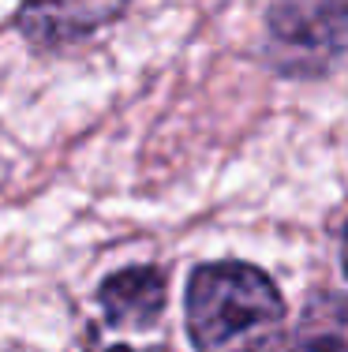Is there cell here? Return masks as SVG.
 <instances>
[{
	"instance_id": "3957f363",
	"label": "cell",
	"mask_w": 348,
	"mask_h": 352,
	"mask_svg": "<svg viewBox=\"0 0 348 352\" xmlns=\"http://www.w3.org/2000/svg\"><path fill=\"white\" fill-rule=\"evenodd\" d=\"M102 307L113 326H150L165 307V278L154 266L113 274L102 285Z\"/></svg>"
},
{
	"instance_id": "7a4b0ae2",
	"label": "cell",
	"mask_w": 348,
	"mask_h": 352,
	"mask_svg": "<svg viewBox=\"0 0 348 352\" xmlns=\"http://www.w3.org/2000/svg\"><path fill=\"white\" fill-rule=\"evenodd\" d=\"M128 0H23V34L38 45H71L113 23Z\"/></svg>"
},
{
	"instance_id": "5b68a950",
	"label": "cell",
	"mask_w": 348,
	"mask_h": 352,
	"mask_svg": "<svg viewBox=\"0 0 348 352\" xmlns=\"http://www.w3.org/2000/svg\"><path fill=\"white\" fill-rule=\"evenodd\" d=\"M334 4H285L273 12V38L281 41V49L288 53H308V45L314 49H329V38L341 34V19H329Z\"/></svg>"
},
{
	"instance_id": "277c9868",
	"label": "cell",
	"mask_w": 348,
	"mask_h": 352,
	"mask_svg": "<svg viewBox=\"0 0 348 352\" xmlns=\"http://www.w3.org/2000/svg\"><path fill=\"white\" fill-rule=\"evenodd\" d=\"M288 352H348V296L318 292L296 322Z\"/></svg>"
},
{
	"instance_id": "52a82bcc",
	"label": "cell",
	"mask_w": 348,
	"mask_h": 352,
	"mask_svg": "<svg viewBox=\"0 0 348 352\" xmlns=\"http://www.w3.org/2000/svg\"><path fill=\"white\" fill-rule=\"evenodd\" d=\"M113 352H128V349H113Z\"/></svg>"
},
{
	"instance_id": "6da1fadb",
	"label": "cell",
	"mask_w": 348,
	"mask_h": 352,
	"mask_svg": "<svg viewBox=\"0 0 348 352\" xmlns=\"http://www.w3.org/2000/svg\"><path fill=\"white\" fill-rule=\"evenodd\" d=\"M285 300L247 263H213L187 285V330L202 352H270L281 338Z\"/></svg>"
},
{
	"instance_id": "8992f818",
	"label": "cell",
	"mask_w": 348,
	"mask_h": 352,
	"mask_svg": "<svg viewBox=\"0 0 348 352\" xmlns=\"http://www.w3.org/2000/svg\"><path fill=\"white\" fill-rule=\"evenodd\" d=\"M341 255H345V274H348V229H345V248H341Z\"/></svg>"
}]
</instances>
